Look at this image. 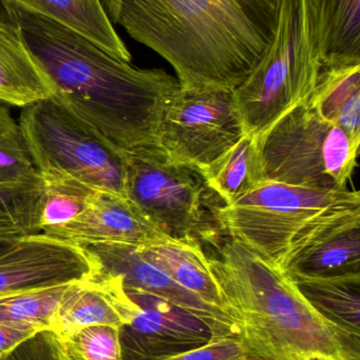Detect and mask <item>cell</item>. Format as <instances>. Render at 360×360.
I'll list each match as a JSON object with an SVG mask.
<instances>
[{
  "instance_id": "6da1fadb",
  "label": "cell",
  "mask_w": 360,
  "mask_h": 360,
  "mask_svg": "<svg viewBox=\"0 0 360 360\" xmlns=\"http://www.w3.org/2000/svg\"><path fill=\"white\" fill-rule=\"evenodd\" d=\"M1 6L50 79L53 98L118 149L158 146L165 110L180 90L177 78L137 69L44 17Z\"/></svg>"
},
{
  "instance_id": "7a4b0ae2",
  "label": "cell",
  "mask_w": 360,
  "mask_h": 360,
  "mask_svg": "<svg viewBox=\"0 0 360 360\" xmlns=\"http://www.w3.org/2000/svg\"><path fill=\"white\" fill-rule=\"evenodd\" d=\"M283 0H120L118 23L177 72L180 88L235 90L276 37Z\"/></svg>"
},
{
  "instance_id": "3957f363",
  "label": "cell",
  "mask_w": 360,
  "mask_h": 360,
  "mask_svg": "<svg viewBox=\"0 0 360 360\" xmlns=\"http://www.w3.org/2000/svg\"><path fill=\"white\" fill-rule=\"evenodd\" d=\"M209 264L223 309L256 360H360V336L321 316L293 277L237 239Z\"/></svg>"
},
{
  "instance_id": "277c9868",
  "label": "cell",
  "mask_w": 360,
  "mask_h": 360,
  "mask_svg": "<svg viewBox=\"0 0 360 360\" xmlns=\"http://www.w3.org/2000/svg\"><path fill=\"white\" fill-rule=\"evenodd\" d=\"M224 236L237 239L275 266L318 239L360 221L359 191L317 190L266 180L219 211Z\"/></svg>"
},
{
  "instance_id": "5b68a950",
  "label": "cell",
  "mask_w": 360,
  "mask_h": 360,
  "mask_svg": "<svg viewBox=\"0 0 360 360\" xmlns=\"http://www.w3.org/2000/svg\"><path fill=\"white\" fill-rule=\"evenodd\" d=\"M125 196L171 238L217 247L225 205L196 167L170 160L159 146L124 150Z\"/></svg>"
},
{
  "instance_id": "8992f818",
  "label": "cell",
  "mask_w": 360,
  "mask_h": 360,
  "mask_svg": "<svg viewBox=\"0 0 360 360\" xmlns=\"http://www.w3.org/2000/svg\"><path fill=\"white\" fill-rule=\"evenodd\" d=\"M319 72L309 37L304 0H283L272 46L234 90L247 133L261 134L292 110L308 103Z\"/></svg>"
},
{
  "instance_id": "52a82bcc",
  "label": "cell",
  "mask_w": 360,
  "mask_h": 360,
  "mask_svg": "<svg viewBox=\"0 0 360 360\" xmlns=\"http://www.w3.org/2000/svg\"><path fill=\"white\" fill-rule=\"evenodd\" d=\"M258 137L266 180L317 190L348 188L360 143L310 103L292 110Z\"/></svg>"
},
{
  "instance_id": "ba28073f",
  "label": "cell",
  "mask_w": 360,
  "mask_h": 360,
  "mask_svg": "<svg viewBox=\"0 0 360 360\" xmlns=\"http://www.w3.org/2000/svg\"><path fill=\"white\" fill-rule=\"evenodd\" d=\"M36 170L42 176L71 177L95 188L124 195V150L50 97L23 108L19 118Z\"/></svg>"
},
{
  "instance_id": "9c48e42d",
  "label": "cell",
  "mask_w": 360,
  "mask_h": 360,
  "mask_svg": "<svg viewBox=\"0 0 360 360\" xmlns=\"http://www.w3.org/2000/svg\"><path fill=\"white\" fill-rule=\"evenodd\" d=\"M245 134L234 90L180 88L165 110L158 146L170 160L202 170Z\"/></svg>"
},
{
  "instance_id": "30bf717a",
  "label": "cell",
  "mask_w": 360,
  "mask_h": 360,
  "mask_svg": "<svg viewBox=\"0 0 360 360\" xmlns=\"http://www.w3.org/2000/svg\"><path fill=\"white\" fill-rule=\"evenodd\" d=\"M139 307L135 319L118 329L123 360H159L228 336L211 321L164 298L126 290Z\"/></svg>"
},
{
  "instance_id": "8fae6325",
  "label": "cell",
  "mask_w": 360,
  "mask_h": 360,
  "mask_svg": "<svg viewBox=\"0 0 360 360\" xmlns=\"http://www.w3.org/2000/svg\"><path fill=\"white\" fill-rule=\"evenodd\" d=\"M95 272L82 248L39 233L0 255V296L84 281Z\"/></svg>"
},
{
  "instance_id": "7c38bea8",
  "label": "cell",
  "mask_w": 360,
  "mask_h": 360,
  "mask_svg": "<svg viewBox=\"0 0 360 360\" xmlns=\"http://www.w3.org/2000/svg\"><path fill=\"white\" fill-rule=\"evenodd\" d=\"M77 245L92 260L97 273L118 278L124 289L164 298L211 321L225 335L239 338L236 326L224 311L180 287L168 275L148 262L137 245L120 243H87Z\"/></svg>"
},
{
  "instance_id": "4fadbf2b",
  "label": "cell",
  "mask_w": 360,
  "mask_h": 360,
  "mask_svg": "<svg viewBox=\"0 0 360 360\" xmlns=\"http://www.w3.org/2000/svg\"><path fill=\"white\" fill-rule=\"evenodd\" d=\"M49 236L74 245L120 243L141 245L166 235L124 195L97 191L75 219Z\"/></svg>"
},
{
  "instance_id": "5bb4252c",
  "label": "cell",
  "mask_w": 360,
  "mask_h": 360,
  "mask_svg": "<svg viewBox=\"0 0 360 360\" xmlns=\"http://www.w3.org/2000/svg\"><path fill=\"white\" fill-rule=\"evenodd\" d=\"M137 310L139 307L118 278L95 272L89 278L69 285L51 331L66 338L92 326L120 329L132 321Z\"/></svg>"
},
{
  "instance_id": "9a60e30c",
  "label": "cell",
  "mask_w": 360,
  "mask_h": 360,
  "mask_svg": "<svg viewBox=\"0 0 360 360\" xmlns=\"http://www.w3.org/2000/svg\"><path fill=\"white\" fill-rule=\"evenodd\" d=\"M304 10L321 69L360 65V0H304Z\"/></svg>"
},
{
  "instance_id": "2e32d148",
  "label": "cell",
  "mask_w": 360,
  "mask_h": 360,
  "mask_svg": "<svg viewBox=\"0 0 360 360\" xmlns=\"http://www.w3.org/2000/svg\"><path fill=\"white\" fill-rule=\"evenodd\" d=\"M53 94L52 84L30 51L18 23L0 11V103L25 108Z\"/></svg>"
},
{
  "instance_id": "e0dca14e",
  "label": "cell",
  "mask_w": 360,
  "mask_h": 360,
  "mask_svg": "<svg viewBox=\"0 0 360 360\" xmlns=\"http://www.w3.org/2000/svg\"><path fill=\"white\" fill-rule=\"evenodd\" d=\"M137 247L148 262L180 287L224 311L221 291L202 243L164 236Z\"/></svg>"
},
{
  "instance_id": "ac0fdd59",
  "label": "cell",
  "mask_w": 360,
  "mask_h": 360,
  "mask_svg": "<svg viewBox=\"0 0 360 360\" xmlns=\"http://www.w3.org/2000/svg\"><path fill=\"white\" fill-rule=\"evenodd\" d=\"M36 16L44 17L90 40L123 60L131 54L114 29L101 0H0Z\"/></svg>"
},
{
  "instance_id": "d6986e66",
  "label": "cell",
  "mask_w": 360,
  "mask_h": 360,
  "mask_svg": "<svg viewBox=\"0 0 360 360\" xmlns=\"http://www.w3.org/2000/svg\"><path fill=\"white\" fill-rule=\"evenodd\" d=\"M285 270L302 278L360 276V221L315 241L294 255Z\"/></svg>"
},
{
  "instance_id": "ffe728a7",
  "label": "cell",
  "mask_w": 360,
  "mask_h": 360,
  "mask_svg": "<svg viewBox=\"0 0 360 360\" xmlns=\"http://www.w3.org/2000/svg\"><path fill=\"white\" fill-rule=\"evenodd\" d=\"M200 171L225 205L235 202L266 181L259 137L247 133L236 145Z\"/></svg>"
},
{
  "instance_id": "44dd1931",
  "label": "cell",
  "mask_w": 360,
  "mask_h": 360,
  "mask_svg": "<svg viewBox=\"0 0 360 360\" xmlns=\"http://www.w3.org/2000/svg\"><path fill=\"white\" fill-rule=\"evenodd\" d=\"M308 103L360 143V65L321 69Z\"/></svg>"
},
{
  "instance_id": "7402d4cb",
  "label": "cell",
  "mask_w": 360,
  "mask_h": 360,
  "mask_svg": "<svg viewBox=\"0 0 360 360\" xmlns=\"http://www.w3.org/2000/svg\"><path fill=\"white\" fill-rule=\"evenodd\" d=\"M293 279L321 316L345 331L360 336V276Z\"/></svg>"
},
{
  "instance_id": "603a6c76",
  "label": "cell",
  "mask_w": 360,
  "mask_h": 360,
  "mask_svg": "<svg viewBox=\"0 0 360 360\" xmlns=\"http://www.w3.org/2000/svg\"><path fill=\"white\" fill-rule=\"evenodd\" d=\"M44 179L0 186V240H20L42 233Z\"/></svg>"
},
{
  "instance_id": "cb8c5ba5",
  "label": "cell",
  "mask_w": 360,
  "mask_h": 360,
  "mask_svg": "<svg viewBox=\"0 0 360 360\" xmlns=\"http://www.w3.org/2000/svg\"><path fill=\"white\" fill-rule=\"evenodd\" d=\"M71 283L0 296V321L51 331L59 304Z\"/></svg>"
},
{
  "instance_id": "d4e9b609",
  "label": "cell",
  "mask_w": 360,
  "mask_h": 360,
  "mask_svg": "<svg viewBox=\"0 0 360 360\" xmlns=\"http://www.w3.org/2000/svg\"><path fill=\"white\" fill-rule=\"evenodd\" d=\"M44 203L40 216L42 233L51 235L75 219L88 205L95 188L67 176H42Z\"/></svg>"
},
{
  "instance_id": "484cf974",
  "label": "cell",
  "mask_w": 360,
  "mask_h": 360,
  "mask_svg": "<svg viewBox=\"0 0 360 360\" xmlns=\"http://www.w3.org/2000/svg\"><path fill=\"white\" fill-rule=\"evenodd\" d=\"M40 179L20 124L12 117L8 108L0 103V186Z\"/></svg>"
},
{
  "instance_id": "4316f807",
  "label": "cell",
  "mask_w": 360,
  "mask_h": 360,
  "mask_svg": "<svg viewBox=\"0 0 360 360\" xmlns=\"http://www.w3.org/2000/svg\"><path fill=\"white\" fill-rule=\"evenodd\" d=\"M63 340L80 360H123L118 328L92 326Z\"/></svg>"
},
{
  "instance_id": "83f0119b",
  "label": "cell",
  "mask_w": 360,
  "mask_h": 360,
  "mask_svg": "<svg viewBox=\"0 0 360 360\" xmlns=\"http://www.w3.org/2000/svg\"><path fill=\"white\" fill-rule=\"evenodd\" d=\"M0 360H80L54 332L42 330L15 347Z\"/></svg>"
},
{
  "instance_id": "f1b7e54d",
  "label": "cell",
  "mask_w": 360,
  "mask_h": 360,
  "mask_svg": "<svg viewBox=\"0 0 360 360\" xmlns=\"http://www.w3.org/2000/svg\"><path fill=\"white\" fill-rule=\"evenodd\" d=\"M159 360H256L238 336L213 338L204 346Z\"/></svg>"
},
{
  "instance_id": "f546056e",
  "label": "cell",
  "mask_w": 360,
  "mask_h": 360,
  "mask_svg": "<svg viewBox=\"0 0 360 360\" xmlns=\"http://www.w3.org/2000/svg\"><path fill=\"white\" fill-rule=\"evenodd\" d=\"M37 329L20 323L0 321V356L37 333Z\"/></svg>"
},
{
  "instance_id": "4dcf8cb0",
  "label": "cell",
  "mask_w": 360,
  "mask_h": 360,
  "mask_svg": "<svg viewBox=\"0 0 360 360\" xmlns=\"http://www.w3.org/2000/svg\"><path fill=\"white\" fill-rule=\"evenodd\" d=\"M104 8L108 16L111 19L112 23H118V11H120V0H101Z\"/></svg>"
},
{
  "instance_id": "1f68e13d",
  "label": "cell",
  "mask_w": 360,
  "mask_h": 360,
  "mask_svg": "<svg viewBox=\"0 0 360 360\" xmlns=\"http://www.w3.org/2000/svg\"><path fill=\"white\" fill-rule=\"evenodd\" d=\"M17 241L18 240H0V255L8 251Z\"/></svg>"
}]
</instances>
